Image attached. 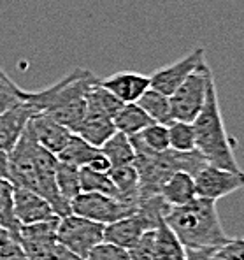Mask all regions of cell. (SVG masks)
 Wrapping results in <instances>:
<instances>
[{
    "label": "cell",
    "mask_w": 244,
    "mask_h": 260,
    "mask_svg": "<svg viewBox=\"0 0 244 260\" xmlns=\"http://www.w3.org/2000/svg\"><path fill=\"white\" fill-rule=\"evenodd\" d=\"M83 260H130V253L125 248L102 241Z\"/></svg>",
    "instance_id": "obj_30"
},
{
    "label": "cell",
    "mask_w": 244,
    "mask_h": 260,
    "mask_svg": "<svg viewBox=\"0 0 244 260\" xmlns=\"http://www.w3.org/2000/svg\"><path fill=\"white\" fill-rule=\"evenodd\" d=\"M98 85L116 95L123 104H128V102L139 101L141 95L150 88V76L133 71H120L109 78L100 79Z\"/></svg>",
    "instance_id": "obj_13"
},
{
    "label": "cell",
    "mask_w": 244,
    "mask_h": 260,
    "mask_svg": "<svg viewBox=\"0 0 244 260\" xmlns=\"http://www.w3.org/2000/svg\"><path fill=\"white\" fill-rule=\"evenodd\" d=\"M86 167H90V169H93V171H97V173H104V174H109L111 173V162L108 160V156L106 155H102V151L98 153L97 156H95L93 160L88 164Z\"/></svg>",
    "instance_id": "obj_33"
},
{
    "label": "cell",
    "mask_w": 244,
    "mask_h": 260,
    "mask_svg": "<svg viewBox=\"0 0 244 260\" xmlns=\"http://www.w3.org/2000/svg\"><path fill=\"white\" fill-rule=\"evenodd\" d=\"M213 260H244V238L228 239L213 250Z\"/></svg>",
    "instance_id": "obj_31"
},
{
    "label": "cell",
    "mask_w": 244,
    "mask_h": 260,
    "mask_svg": "<svg viewBox=\"0 0 244 260\" xmlns=\"http://www.w3.org/2000/svg\"><path fill=\"white\" fill-rule=\"evenodd\" d=\"M202 62H205V49L204 48L192 49L188 55L181 56L174 63L156 69L153 74L150 76V88L163 93L165 97H170L179 88V85L192 72H195L200 67Z\"/></svg>",
    "instance_id": "obj_8"
},
{
    "label": "cell",
    "mask_w": 244,
    "mask_h": 260,
    "mask_svg": "<svg viewBox=\"0 0 244 260\" xmlns=\"http://www.w3.org/2000/svg\"><path fill=\"white\" fill-rule=\"evenodd\" d=\"M44 260H81L79 257H76L72 251H68L65 246H62V244H56L55 246V250L51 251V255H49L48 258H44Z\"/></svg>",
    "instance_id": "obj_34"
},
{
    "label": "cell",
    "mask_w": 244,
    "mask_h": 260,
    "mask_svg": "<svg viewBox=\"0 0 244 260\" xmlns=\"http://www.w3.org/2000/svg\"><path fill=\"white\" fill-rule=\"evenodd\" d=\"M135 209L137 208L125 204L114 197L93 192H81L71 201L72 215L88 218V220L102 225H109L120 218L132 215Z\"/></svg>",
    "instance_id": "obj_6"
},
{
    "label": "cell",
    "mask_w": 244,
    "mask_h": 260,
    "mask_svg": "<svg viewBox=\"0 0 244 260\" xmlns=\"http://www.w3.org/2000/svg\"><path fill=\"white\" fill-rule=\"evenodd\" d=\"M215 248H200V250H186L185 260H213Z\"/></svg>",
    "instance_id": "obj_35"
},
{
    "label": "cell",
    "mask_w": 244,
    "mask_h": 260,
    "mask_svg": "<svg viewBox=\"0 0 244 260\" xmlns=\"http://www.w3.org/2000/svg\"><path fill=\"white\" fill-rule=\"evenodd\" d=\"M193 128H195V150L200 151L209 166L235 173L242 171L234 155V141L225 130L215 78L207 85L205 104L193 121Z\"/></svg>",
    "instance_id": "obj_3"
},
{
    "label": "cell",
    "mask_w": 244,
    "mask_h": 260,
    "mask_svg": "<svg viewBox=\"0 0 244 260\" xmlns=\"http://www.w3.org/2000/svg\"><path fill=\"white\" fill-rule=\"evenodd\" d=\"M32 116L33 113L25 102L0 114V150L9 153L16 146L18 139L21 137L23 130Z\"/></svg>",
    "instance_id": "obj_15"
},
{
    "label": "cell",
    "mask_w": 244,
    "mask_h": 260,
    "mask_svg": "<svg viewBox=\"0 0 244 260\" xmlns=\"http://www.w3.org/2000/svg\"><path fill=\"white\" fill-rule=\"evenodd\" d=\"M155 123L162 125H170L172 123V113H170V102L169 97H165L163 93L153 90V88H148L141 99L135 102Z\"/></svg>",
    "instance_id": "obj_21"
},
{
    "label": "cell",
    "mask_w": 244,
    "mask_h": 260,
    "mask_svg": "<svg viewBox=\"0 0 244 260\" xmlns=\"http://www.w3.org/2000/svg\"><path fill=\"white\" fill-rule=\"evenodd\" d=\"M151 229L153 227H151V223L148 221V218L135 209L132 215L120 218V220L106 225L104 241L130 251L139 244V241L144 236V232L151 231Z\"/></svg>",
    "instance_id": "obj_11"
},
{
    "label": "cell",
    "mask_w": 244,
    "mask_h": 260,
    "mask_svg": "<svg viewBox=\"0 0 244 260\" xmlns=\"http://www.w3.org/2000/svg\"><path fill=\"white\" fill-rule=\"evenodd\" d=\"M213 78L215 76H213L211 67L207 62H202L200 67L179 85L178 90L169 97L174 121H186V123L195 121L205 104L207 85Z\"/></svg>",
    "instance_id": "obj_4"
},
{
    "label": "cell",
    "mask_w": 244,
    "mask_h": 260,
    "mask_svg": "<svg viewBox=\"0 0 244 260\" xmlns=\"http://www.w3.org/2000/svg\"><path fill=\"white\" fill-rule=\"evenodd\" d=\"M123 108V102L113 95L109 90H106L104 86H100L97 83L95 86L90 88V91L86 93V113H95L102 114V116L114 118L116 113Z\"/></svg>",
    "instance_id": "obj_24"
},
{
    "label": "cell",
    "mask_w": 244,
    "mask_h": 260,
    "mask_svg": "<svg viewBox=\"0 0 244 260\" xmlns=\"http://www.w3.org/2000/svg\"><path fill=\"white\" fill-rule=\"evenodd\" d=\"M9 234H7V231L6 229L2 227V223H0V246H2V244H6V243H9Z\"/></svg>",
    "instance_id": "obj_37"
},
{
    "label": "cell",
    "mask_w": 244,
    "mask_h": 260,
    "mask_svg": "<svg viewBox=\"0 0 244 260\" xmlns=\"http://www.w3.org/2000/svg\"><path fill=\"white\" fill-rule=\"evenodd\" d=\"M113 123L116 127V132H121L130 137L144 130L148 125L155 123V121L135 102H128V104H123V108L116 113V116L113 118Z\"/></svg>",
    "instance_id": "obj_19"
},
{
    "label": "cell",
    "mask_w": 244,
    "mask_h": 260,
    "mask_svg": "<svg viewBox=\"0 0 244 260\" xmlns=\"http://www.w3.org/2000/svg\"><path fill=\"white\" fill-rule=\"evenodd\" d=\"M60 218L49 221H39V223L21 225L20 236H18V244L25 251L26 257L32 260H44L51 255L56 241V229H58Z\"/></svg>",
    "instance_id": "obj_9"
},
{
    "label": "cell",
    "mask_w": 244,
    "mask_h": 260,
    "mask_svg": "<svg viewBox=\"0 0 244 260\" xmlns=\"http://www.w3.org/2000/svg\"><path fill=\"white\" fill-rule=\"evenodd\" d=\"M146 148L155 153L169 150V127L162 123H151L139 134H135Z\"/></svg>",
    "instance_id": "obj_28"
},
{
    "label": "cell",
    "mask_w": 244,
    "mask_h": 260,
    "mask_svg": "<svg viewBox=\"0 0 244 260\" xmlns=\"http://www.w3.org/2000/svg\"><path fill=\"white\" fill-rule=\"evenodd\" d=\"M56 188H58L62 199L71 202L74 197L81 193V181H79V167L71 166V164L58 162L56 166Z\"/></svg>",
    "instance_id": "obj_25"
},
{
    "label": "cell",
    "mask_w": 244,
    "mask_h": 260,
    "mask_svg": "<svg viewBox=\"0 0 244 260\" xmlns=\"http://www.w3.org/2000/svg\"><path fill=\"white\" fill-rule=\"evenodd\" d=\"M114 132H116V127L113 123V118L95 113H86L85 120L81 121V125H79L74 134L83 137L91 146L100 148Z\"/></svg>",
    "instance_id": "obj_17"
},
{
    "label": "cell",
    "mask_w": 244,
    "mask_h": 260,
    "mask_svg": "<svg viewBox=\"0 0 244 260\" xmlns=\"http://www.w3.org/2000/svg\"><path fill=\"white\" fill-rule=\"evenodd\" d=\"M30 127L33 130V136H36L37 143L48 151L58 155L62 151V148L67 144L68 137L72 136V132L65 128L63 125L56 123L53 118H49L48 114L41 113L36 116L30 118Z\"/></svg>",
    "instance_id": "obj_14"
},
{
    "label": "cell",
    "mask_w": 244,
    "mask_h": 260,
    "mask_svg": "<svg viewBox=\"0 0 244 260\" xmlns=\"http://www.w3.org/2000/svg\"><path fill=\"white\" fill-rule=\"evenodd\" d=\"M102 155L108 156L111 162V167H123L132 166L135 153H133V146L130 143V137L125 136L121 132H114L108 141L100 146Z\"/></svg>",
    "instance_id": "obj_22"
},
{
    "label": "cell",
    "mask_w": 244,
    "mask_h": 260,
    "mask_svg": "<svg viewBox=\"0 0 244 260\" xmlns=\"http://www.w3.org/2000/svg\"><path fill=\"white\" fill-rule=\"evenodd\" d=\"M98 153H100V148L91 146L90 143H86L78 134H72L68 137L67 144L62 148V151L56 155V158H58V162L71 164V166L76 167H86Z\"/></svg>",
    "instance_id": "obj_20"
},
{
    "label": "cell",
    "mask_w": 244,
    "mask_h": 260,
    "mask_svg": "<svg viewBox=\"0 0 244 260\" xmlns=\"http://www.w3.org/2000/svg\"><path fill=\"white\" fill-rule=\"evenodd\" d=\"M169 127V148L176 151L195 150V128L193 123L186 121H172Z\"/></svg>",
    "instance_id": "obj_27"
},
{
    "label": "cell",
    "mask_w": 244,
    "mask_h": 260,
    "mask_svg": "<svg viewBox=\"0 0 244 260\" xmlns=\"http://www.w3.org/2000/svg\"><path fill=\"white\" fill-rule=\"evenodd\" d=\"M104 227L106 225L71 213L60 218L56 241L83 260L98 243L104 241Z\"/></svg>",
    "instance_id": "obj_5"
},
{
    "label": "cell",
    "mask_w": 244,
    "mask_h": 260,
    "mask_svg": "<svg viewBox=\"0 0 244 260\" xmlns=\"http://www.w3.org/2000/svg\"><path fill=\"white\" fill-rule=\"evenodd\" d=\"M14 186L9 179H0V223L7 231L9 239L18 243L20 221L14 215Z\"/></svg>",
    "instance_id": "obj_23"
},
{
    "label": "cell",
    "mask_w": 244,
    "mask_h": 260,
    "mask_svg": "<svg viewBox=\"0 0 244 260\" xmlns=\"http://www.w3.org/2000/svg\"><path fill=\"white\" fill-rule=\"evenodd\" d=\"M0 260H32V258L26 257L20 244L14 243V241H9V243L0 246Z\"/></svg>",
    "instance_id": "obj_32"
},
{
    "label": "cell",
    "mask_w": 244,
    "mask_h": 260,
    "mask_svg": "<svg viewBox=\"0 0 244 260\" xmlns=\"http://www.w3.org/2000/svg\"><path fill=\"white\" fill-rule=\"evenodd\" d=\"M109 178H111L113 185L116 186L118 201L137 208V202H139V174H137L135 167H114L109 173Z\"/></svg>",
    "instance_id": "obj_18"
},
{
    "label": "cell",
    "mask_w": 244,
    "mask_h": 260,
    "mask_svg": "<svg viewBox=\"0 0 244 260\" xmlns=\"http://www.w3.org/2000/svg\"><path fill=\"white\" fill-rule=\"evenodd\" d=\"M79 181H81V192H93L116 197V186L113 185L109 174L97 173L90 167H79Z\"/></svg>",
    "instance_id": "obj_26"
},
{
    "label": "cell",
    "mask_w": 244,
    "mask_h": 260,
    "mask_svg": "<svg viewBox=\"0 0 244 260\" xmlns=\"http://www.w3.org/2000/svg\"><path fill=\"white\" fill-rule=\"evenodd\" d=\"M56 166L58 158L37 143L30 123H26L16 146L9 151V179L13 186L39 193L53 206L60 218L71 215V202L62 199L56 188Z\"/></svg>",
    "instance_id": "obj_1"
},
{
    "label": "cell",
    "mask_w": 244,
    "mask_h": 260,
    "mask_svg": "<svg viewBox=\"0 0 244 260\" xmlns=\"http://www.w3.org/2000/svg\"><path fill=\"white\" fill-rule=\"evenodd\" d=\"M197 197L220 201L227 195L237 192L244 186V171H228L222 167H215L205 164L204 167L193 176Z\"/></svg>",
    "instance_id": "obj_7"
},
{
    "label": "cell",
    "mask_w": 244,
    "mask_h": 260,
    "mask_svg": "<svg viewBox=\"0 0 244 260\" xmlns=\"http://www.w3.org/2000/svg\"><path fill=\"white\" fill-rule=\"evenodd\" d=\"M139 244L148 251L150 260H185L186 248L176 238L170 227L162 221L156 229L144 232Z\"/></svg>",
    "instance_id": "obj_10"
},
{
    "label": "cell",
    "mask_w": 244,
    "mask_h": 260,
    "mask_svg": "<svg viewBox=\"0 0 244 260\" xmlns=\"http://www.w3.org/2000/svg\"><path fill=\"white\" fill-rule=\"evenodd\" d=\"M14 215H16L20 225L39 223V221H49L60 218L53 211V206L41 197L39 193L30 192L26 188L14 186Z\"/></svg>",
    "instance_id": "obj_12"
},
{
    "label": "cell",
    "mask_w": 244,
    "mask_h": 260,
    "mask_svg": "<svg viewBox=\"0 0 244 260\" xmlns=\"http://www.w3.org/2000/svg\"><path fill=\"white\" fill-rule=\"evenodd\" d=\"M25 91L26 90L18 86L6 74V71L0 67V114L14 108V106L21 104L23 99H25Z\"/></svg>",
    "instance_id": "obj_29"
},
{
    "label": "cell",
    "mask_w": 244,
    "mask_h": 260,
    "mask_svg": "<svg viewBox=\"0 0 244 260\" xmlns=\"http://www.w3.org/2000/svg\"><path fill=\"white\" fill-rule=\"evenodd\" d=\"M9 176V153L0 150V179H7Z\"/></svg>",
    "instance_id": "obj_36"
},
{
    "label": "cell",
    "mask_w": 244,
    "mask_h": 260,
    "mask_svg": "<svg viewBox=\"0 0 244 260\" xmlns=\"http://www.w3.org/2000/svg\"><path fill=\"white\" fill-rule=\"evenodd\" d=\"M165 223L186 250L218 248L230 239L222 227L216 201L211 199L195 197L188 204L170 208Z\"/></svg>",
    "instance_id": "obj_2"
},
{
    "label": "cell",
    "mask_w": 244,
    "mask_h": 260,
    "mask_svg": "<svg viewBox=\"0 0 244 260\" xmlns=\"http://www.w3.org/2000/svg\"><path fill=\"white\" fill-rule=\"evenodd\" d=\"M158 195L170 206V208L188 204L190 201H193V199L197 197L193 176L188 173H181V171L174 173L165 183H163Z\"/></svg>",
    "instance_id": "obj_16"
}]
</instances>
